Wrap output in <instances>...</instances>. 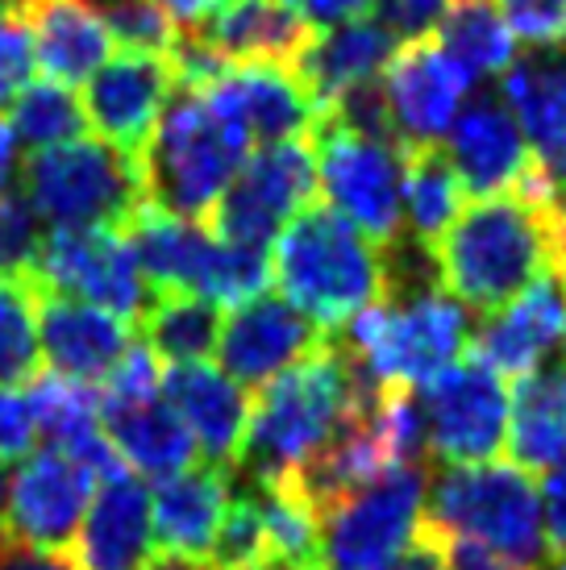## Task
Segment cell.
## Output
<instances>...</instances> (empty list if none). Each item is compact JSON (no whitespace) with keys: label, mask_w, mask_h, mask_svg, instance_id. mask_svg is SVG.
Here are the masks:
<instances>
[{"label":"cell","mask_w":566,"mask_h":570,"mask_svg":"<svg viewBox=\"0 0 566 570\" xmlns=\"http://www.w3.org/2000/svg\"><path fill=\"white\" fill-rule=\"evenodd\" d=\"M271 279L280 284L283 301L330 337L347 330L362 308L388 296L383 250L342 213L316 200H309L280 229Z\"/></svg>","instance_id":"3"},{"label":"cell","mask_w":566,"mask_h":570,"mask_svg":"<svg viewBox=\"0 0 566 570\" xmlns=\"http://www.w3.org/2000/svg\"><path fill=\"white\" fill-rule=\"evenodd\" d=\"M462 179H458L450 155L433 146H404V225L409 238L424 250L446 234L462 208Z\"/></svg>","instance_id":"32"},{"label":"cell","mask_w":566,"mask_h":570,"mask_svg":"<svg viewBox=\"0 0 566 570\" xmlns=\"http://www.w3.org/2000/svg\"><path fill=\"white\" fill-rule=\"evenodd\" d=\"M33 308H38V350L55 375L100 383L109 380V371L134 346L129 321L109 308L67 301V296H55L42 287H33Z\"/></svg>","instance_id":"20"},{"label":"cell","mask_w":566,"mask_h":570,"mask_svg":"<svg viewBox=\"0 0 566 570\" xmlns=\"http://www.w3.org/2000/svg\"><path fill=\"white\" fill-rule=\"evenodd\" d=\"M172 59L167 55H150V50H121L117 59H105L88 76V92H84V117L88 126L121 155L138 159L150 129H155L158 112L167 105L172 92Z\"/></svg>","instance_id":"14"},{"label":"cell","mask_w":566,"mask_h":570,"mask_svg":"<svg viewBox=\"0 0 566 570\" xmlns=\"http://www.w3.org/2000/svg\"><path fill=\"white\" fill-rule=\"evenodd\" d=\"M508 454L520 471H550L566 462V366H537L508 396Z\"/></svg>","instance_id":"30"},{"label":"cell","mask_w":566,"mask_h":570,"mask_svg":"<svg viewBox=\"0 0 566 570\" xmlns=\"http://www.w3.org/2000/svg\"><path fill=\"white\" fill-rule=\"evenodd\" d=\"M246 155L251 138L225 121L205 96H175L134 159L142 205L184 222H205Z\"/></svg>","instance_id":"4"},{"label":"cell","mask_w":566,"mask_h":570,"mask_svg":"<svg viewBox=\"0 0 566 570\" xmlns=\"http://www.w3.org/2000/svg\"><path fill=\"white\" fill-rule=\"evenodd\" d=\"M163 396L179 412L196 445L217 466H237L246 425H251V396L225 371L205 363H175L163 371Z\"/></svg>","instance_id":"21"},{"label":"cell","mask_w":566,"mask_h":570,"mask_svg":"<svg viewBox=\"0 0 566 570\" xmlns=\"http://www.w3.org/2000/svg\"><path fill=\"white\" fill-rule=\"evenodd\" d=\"M92 4H100V0H92Z\"/></svg>","instance_id":"54"},{"label":"cell","mask_w":566,"mask_h":570,"mask_svg":"<svg viewBox=\"0 0 566 570\" xmlns=\"http://www.w3.org/2000/svg\"><path fill=\"white\" fill-rule=\"evenodd\" d=\"M500 96L529 142L554 217L558 208H566V59L558 55L513 59V67L500 76Z\"/></svg>","instance_id":"18"},{"label":"cell","mask_w":566,"mask_h":570,"mask_svg":"<svg viewBox=\"0 0 566 570\" xmlns=\"http://www.w3.org/2000/svg\"><path fill=\"white\" fill-rule=\"evenodd\" d=\"M96 479L67 459L64 450H38L21 462V471L9 479V504H4V538L30 550H55L64 554L76 541L84 508L92 500Z\"/></svg>","instance_id":"13"},{"label":"cell","mask_w":566,"mask_h":570,"mask_svg":"<svg viewBox=\"0 0 566 570\" xmlns=\"http://www.w3.org/2000/svg\"><path fill=\"white\" fill-rule=\"evenodd\" d=\"M129 250L138 258V271L150 292H192L201 296L208 258L217 238L201 222H184L172 213L142 205L126 225Z\"/></svg>","instance_id":"28"},{"label":"cell","mask_w":566,"mask_h":570,"mask_svg":"<svg viewBox=\"0 0 566 570\" xmlns=\"http://www.w3.org/2000/svg\"><path fill=\"white\" fill-rule=\"evenodd\" d=\"M33 59L55 83H84L113 55V33L92 0H30Z\"/></svg>","instance_id":"27"},{"label":"cell","mask_w":566,"mask_h":570,"mask_svg":"<svg viewBox=\"0 0 566 570\" xmlns=\"http://www.w3.org/2000/svg\"><path fill=\"white\" fill-rule=\"evenodd\" d=\"M534 570H566V554H554V558H541Z\"/></svg>","instance_id":"51"},{"label":"cell","mask_w":566,"mask_h":570,"mask_svg":"<svg viewBox=\"0 0 566 570\" xmlns=\"http://www.w3.org/2000/svg\"><path fill=\"white\" fill-rule=\"evenodd\" d=\"M179 30H205V21L221 9V0H158Z\"/></svg>","instance_id":"47"},{"label":"cell","mask_w":566,"mask_h":570,"mask_svg":"<svg viewBox=\"0 0 566 570\" xmlns=\"http://www.w3.org/2000/svg\"><path fill=\"white\" fill-rule=\"evenodd\" d=\"M208 558H213V570H267L271 567L267 529H263V512H258L254 491L230 495Z\"/></svg>","instance_id":"37"},{"label":"cell","mask_w":566,"mask_h":570,"mask_svg":"<svg viewBox=\"0 0 566 570\" xmlns=\"http://www.w3.org/2000/svg\"><path fill=\"white\" fill-rule=\"evenodd\" d=\"M142 333L155 358L167 363H205L221 337V304L192 292H158L142 313Z\"/></svg>","instance_id":"33"},{"label":"cell","mask_w":566,"mask_h":570,"mask_svg":"<svg viewBox=\"0 0 566 570\" xmlns=\"http://www.w3.org/2000/svg\"><path fill=\"white\" fill-rule=\"evenodd\" d=\"M0 550H4V524H0Z\"/></svg>","instance_id":"52"},{"label":"cell","mask_w":566,"mask_h":570,"mask_svg":"<svg viewBox=\"0 0 566 570\" xmlns=\"http://www.w3.org/2000/svg\"><path fill=\"white\" fill-rule=\"evenodd\" d=\"M396 55V38L379 21L354 17L330 30H316V38L309 42V50L296 59L300 80L309 83V92L316 96V105L325 109L333 96H342L347 88L362 80H375L383 63Z\"/></svg>","instance_id":"29"},{"label":"cell","mask_w":566,"mask_h":570,"mask_svg":"<svg viewBox=\"0 0 566 570\" xmlns=\"http://www.w3.org/2000/svg\"><path fill=\"white\" fill-rule=\"evenodd\" d=\"M338 337L379 383L421 387L462 358V350L471 346V321L455 296L429 287L417 296H400L396 304L379 301L362 308Z\"/></svg>","instance_id":"6"},{"label":"cell","mask_w":566,"mask_h":570,"mask_svg":"<svg viewBox=\"0 0 566 570\" xmlns=\"http://www.w3.org/2000/svg\"><path fill=\"white\" fill-rule=\"evenodd\" d=\"M330 333H321L300 308L283 296H254L237 304L230 321H221L217 358L221 371L242 387H263L292 363L309 358L316 346H325Z\"/></svg>","instance_id":"15"},{"label":"cell","mask_w":566,"mask_h":570,"mask_svg":"<svg viewBox=\"0 0 566 570\" xmlns=\"http://www.w3.org/2000/svg\"><path fill=\"white\" fill-rule=\"evenodd\" d=\"M433 33H438V47L471 80L475 76H504L517 59V38L508 30L496 0H450Z\"/></svg>","instance_id":"31"},{"label":"cell","mask_w":566,"mask_h":570,"mask_svg":"<svg viewBox=\"0 0 566 570\" xmlns=\"http://www.w3.org/2000/svg\"><path fill=\"white\" fill-rule=\"evenodd\" d=\"M21 191L55 229H126L142 208L138 167L105 138L33 150L21 171Z\"/></svg>","instance_id":"7"},{"label":"cell","mask_w":566,"mask_h":570,"mask_svg":"<svg viewBox=\"0 0 566 570\" xmlns=\"http://www.w3.org/2000/svg\"><path fill=\"white\" fill-rule=\"evenodd\" d=\"M38 308L33 287L21 279H0V383H26L38 375Z\"/></svg>","instance_id":"36"},{"label":"cell","mask_w":566,"mask_h":570,"mask_svg":"<svg viewBox=\"0 0 566 570\" xmlns=\"http://www.w3.org/2000/svg\"><path fill=\"white\" fill-rule=\"evenodd\" d=\"M42 250V217L21 188L0 196V279L30 284L33 263Z\"/></svg>","instance_id":"38"},{"label":"cell","mask_w":566,"mask_h":570,"mask_svg":"<svg viewBox=\"0 0 566 570\" xmlns=\"http://www.w3.org/2000/svg\"><path fill=\"white\" fill-rule=\"evenodd\" d=\"M429 254L438 284L458 304L496 313L550 271V213L517 188L475 196Z\"/></svg>","instance_id":"2"},{"label":"cell","mask_w":566,"mask_h":570,"mask_svg":"<svg viewBox=\"0 0 566 570\" xmlns=\"http://www.w3.org/2000/svg\"><path fill=\"white\" fill-rule=\"evenodd\" d=\"M150 491L129 471L100 479L88 517L76 529L79 570H138L150 554Z\"/></svg>","instance_id":"22"},{"label":"cell","mask_w":566,"mask_h":570,"mask_svg":"<svg viewBox=\"0 0 566 570\" xmlns=\"http://www.w3.org/2000/svg\"><path fill=\"white\" fill-rule=\"evenodd\" d=\"M138 570H205V567H196V558H184V554H172V550H163V554L146 558Z\"/></svg>","instance_id":"50"},{"label":"cell","mask_w":566,"mask_h":570,"mask_svg":"<svg viewBox=\"0 0 566 570\" xmlns=\"http://www.w3.org/2000/svg\"><path fill=\"white\" fill-rule=\"evenodd\" d=\"M163 396V392H158ZM158 396L113 400L100 396V425L113 442L117 459L138 466L150 479H172L196 459V438L179 421V412Z\"/></svg>","instance_id":"26"},{"label":"cell","mask_w":566,"mask_h":570,"mask_svg":"<svg viewBox=\"0 0 566 570\" xmlns=\"http://www.w3.org/2000/svg\"><path fill=\"white\" fill-rule=\"evenodd\" d=\"M383 383L362 366V358L330 337L309 358L280 371L263 383L258 404L251 409L246 442L237 466L251 475L254 488H271L292 479L333 438V429L354 409H371Z\"/></svg>","instance_id":"1"},{"label":"cell","mask_w":566,"mask_h":570,"mask_svg":"<svg viewBox=\"0 0 566 570\" xmlns=\"http://www.w3.org/2000/svg\"><path fill=\"white\" fill-rule=\"evenodd\" d=\"M205 570H213V567H205Z\"/></svg>","instance_id":"55"},{"label":"cell","mask_w":566,"mask_h":570,"mask_svg":"<svg viewBox=\"0 0 566 570\" xmlns=\"http://www.w3.org/2000/svg\"><path fill=\"white\" fill-rule=\"evenodd\" d=\"M267 570H287V567H267Z\"/></svg>","instance_id":"53"},{"label":"cell","mask_w":566,"mask_h":570,"mask_svg":"<svg viewBox=\"0 0 566 570\" xmlns=\"http://www.w3.org/2000/svg\"><path fill=\"white\" fill-rule=\"evenodd\" d=\"M0 570H79L71 558L55 550H30V546H4L0 550Z\"/></svg>","instance_id":"46"},{"label":"cell","mask_w":566,"mask_h":570,"mask_svg":"<svg viewBox=\"0 0 566 570\" xmlns=\"http://www.w3.org/2000/svg\"><path fill=\"white\" fill-rule=\"evenodd\" d=\"M33 33L26 13H0V105H13V96L33 76Z\"/></svg>","instance_id":"41"},{"label":"cell","mask_w":566,"mask_h":570,"mask_svg":"<svg viewBox=\"0 0 566 570\" xmlns=\"http://www.w3.org/2000/svg\"><path fill=\"white\" fill-rule=\"evenodd\" d=\"M105 26H109L113 42L126 50H150V55H172L179 26H175L167 9L158 0H100L96 4Z\"/></svg>","instance_id":"39"},{"label":"cell","mask_w":566,"mask_h":570,"mask_svg":"<svg viewBox=\"0 0 566 570\" xmlns=\"http://www.w3.org/2000/svg\"><path fill=\"white\" fill-rule=\"evenodd\" d=\"M424 445L446 466L491 462L508 438V392L504 380L479 358L446 366L441 375L421 383Z\"/></svg>","instance_id":"12"},{"label":"cell","mask_w":566,"mask_h":570,"mask_svg":"<svg viewBox=\"0 0 566 570\" xmlns=\"http://www.w3.org/2000/svg\"><path fill=\"white\" fill-rule=\"evenodd\" d=\"M309 138L316 155V188L325 191L333 213H342L379 250L404 238V150L362 138L325 112L316 117Z\"/></svg>","instance_id":"8"},{"label":"cell","mask_w":566,"mask_h":570,"mask_svg":"<svg viewBox=\"0 0 566 570\" xmlns=\"http://www.w3.org/2000/svg\"><path fill=\"white\" fill-rule=\"evenodd\" d=\"M30 284L67 301L109 308L126 321H142L155 301L129 250L126 229H55L42 238Z\"/></svg>","instance_id":"11"},{"label":"cell","mask_w":566,"mask_h":570,"mask_svg":"<svg viewBox=\"0 0 566 570\" xmlns=\"http://www.w3.org/2000/svg\"><path fill=\"white\" fill-rule=\"evenodd\" d=\"M33 438H38V433H33L26 400L0 383V466H4V462H13V459H26Z\"/></svg>","instance_id":"43"},{"label":"cell","mask_w":566,"mask_h":570,"mask_svg":"<svg viewBox=\"0 0 566 570\" xmlns=\"http://www.w3.org/2000/svg\"><path fill=\"white\" fill-rule=\"evenodd\" d=\"M371 4H375V21L396 42H417L438 26L450 0H371Z\"/></svg>","instance_id":"42"},{"label":"cell","mask_w":566,"mask_h":570,"mask_svg":"<svg viewBox=\"0 0 566 570\" xmlns=\"http://www.w3.org/2000/svg\"><path fill=\"white\" fill-rule=\"evenodd\" d=\"M421 466H388L321 512V570H396L421 529Z\"/></svg>","instance_id":"9"},{"label":"cell","mask_w":566,"mask_h":570,"mask_svg":"<svg viewBox=\"0 0 566 570\" xmlns=\"http://www.w3.org/2000/svg\"><path fill=\"white\" fill-rule=\"evenodd\" d=\"M316 191V155L313 138H283L267 142L258 155L237 167L230 188L221 191L208 222L213 238L267 250L280 238L287 217H296L300 208L313 200Z\"/></svg>","instance_id":"10"},{"label":"cell","mask_w":566,"mask_h":570,"mask_svg":"<svg viewBox=\"0 0 566 570\" xmlns=\"http://www.w3.org/2000/svg\"><path fill=\"white\" fill-rule=\"evenodd\" d=\"M201 96L251 142L304 138L321 117V105L309 92V83L283 63H230L221 71V80L208 83Z\"/></svg>","instance_id":"17"},{"label":"cell","mask_w":566,"mask_h":570,"mask_svg":"<svg viewBox=\"0 0 566 570\" xmlns=\"http://www.w3.org/2000/svg\"><path fill=\"white\" fill-rule=\"evenodd\" d=\"M446 155L455 163L462 188L475 191V196L513 191L534 163L517 117L504 109V100H491V96L475 100L462 117H455Z\"/></svg>","instance_id":"23"},{"label":"cell","mask_w":566,"mask_h":570,"mask_svg":"<svg viewBox=\"0 0 566 570\" xmlns=\"http://www.w3.org/2000/svg\"><path fill=\"white\" fill-rule=\"evenodd\" d=\"M429 524L491 546L517 570H534L546 558L541 495L534 475L517 462L446 466L429 483Z\"/></svg>","instance_id":"5"},{"label":"cell","mask_w":566,"mask_h":570,"mask_svg":"<svg viewBox=\"0 0 566 570\" xmlns=\"http://www.w3.org/2000/svg\"><path fill=\"white\" fill-rule=\"evenodd\" d=\"M513 38L529 47H563L566 42V0H496Z\"/></svg>","instance_id":"40"},{"label":"cell","mask_w":566,"mask_h":570,"mask_svg":"<svg viewBox=\"0 0 566 570\" xmlns=\"http://www.w3.org/2000/svg\"><path fill=\"white\" fill-rule=\"evenodd\" d=\"M550 271L566 292V208L550 217Z\"/></svg>","instance_id":"48"},{"label":"cell","mask_w":566,"mask_h":570,"mask_svg":"<svg viewBox=\"0 0 566 570\" xmlns=\"http://www.w3.org/2000/svg\"><path fill=\"white\" fill-rule=\"evenodd\" d=\"M230 466L205 462L184 466L179 475L163 479L150 500V533L163 541V550L184 558H201L213 550L217 524L230 504Z\"/></svg>","instance_id":"25"},{"label":"cell","mask_w":566,"mask_h":570,"mask_svg":"<svg viewBox=\"0 0 566 570\" xmlns=\"http://www.w3.org/2000/svg\"><path fill=\"white\" fill-rule=\"evenodd\" d=\"M566 342V292L546 271L541 279L517 292L475 333V358L500 380H520L558 354Z\"/></svg>","instance_id":"19"},{"label":"cell","mask_w":566,"mask_h":570,"mask_svg":"<svg viewBox=\"0 0 566 570\" xmlns=\"http://www.w3.org/2000/svg\"><path fill=\"white\" fill-rule=\"evenodd\" d=\"M313 26H342L371 9V0H292Z\"/></svg>","instance_id":"45"},{"label":"cell","mask_w":566,"mask_h":570,"mask_svg":"<svg viewBox=\"0 0 566 570\" xmlns=\"http://www.w3.org/2000/svg\"><path fill=\"white\" fill-rule=\"evenodd\" d=\"M13 171H17V134H13V126L0 117V196L13 184Z\"/></svg>","instance_id":"49"},{"label":"cell","mask_w":566,"mask_h":570,"mask_svg":"<svg viewBox=\"0 0 566 570\" xmlns=\"http://www.w3.org/2000/svg\"><path fill=\"white\" fill-rule=\"evenodd\" d=\"M196 33L234 63L296 67L316 38V26L292 0H221V9Z\"/></svg>","instance_id":"24"},{"label":"cell","mask_w":566,"mask_h":570,"mask_svg":"<svg viewBox=\"0 0 566 570\" xmlns=\"http://www.w3.org/2000/svg\"><path fill=\"white\" fill-rule=\"evenodd\" d=\"M471 76L438 47V42H404L388 59L383 92L392 109L400 146H433L455 126L458 105L471 92Z\"/></svg>","instance_id":"16"},{"label":"cell","mask_w":566,"mask_h":570,"mask_svg":"<svg viewBox=\"0 0 566 570\" xmlns=\"http://www.w3.org/2000/svg\"><path fill=\"white\" fill-rule=\"evenodd\" d=\"M9 126H13L17 142H26L30 150H47V146L84 138L88 117H84L79 96L71 92L67 83L38 80V83H26V88L13 96V117H9Z\"/></svg>","instance_id":"35"},{"label":"cell","mask_w":566,"mask_h":570,"mask_svg":"<svg viewBox=\"0 0 566 570\" xmlns=\"http://www.w3.org/2000/svg\"><path fill=\"white\" fill-rule=\"evenodd\" d=\"M263 529H267L271 567L321 570V517L292 483L254 488Z\"/></svg>","instance_id":"34"},{"label":"cell","mask_w":566,"mask_h":570,"mask_svg":"<svg viewBox=\"0 0 566 570\" xmlns=\"http://www.w3.org/2000/svg\"><path fill=\"white\" fill-rule=\"evenodd\" d=\"M541 529H546V546L554 554H566V462L546 471L541 483Z\"/></svg>","instance_id":"44"}]
</instances>
